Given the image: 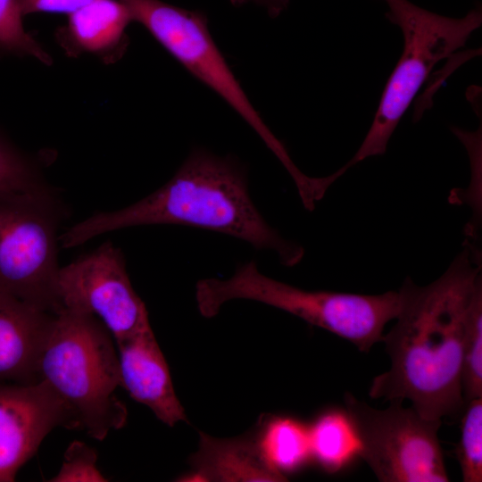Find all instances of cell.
Returning <instances> with one entry per match:
<instances>
[{
    "label": "cell",
    "instance_id": "6da1fadb",
    "mask_svg": "<svg viewBox=\"0 0 482 482\" xmlns=\"http://www.w3.org/2000/svg\"><path fill=\"white\" fill-rule=\"evenodd\" d=\"M480 285V262L470 246L427 286L405 278L398 291L396 322L381 341L390 369L373 378L370 398L409 400L429 420L462 413L463 340L470 303Z\"/></svg>",
    "mask_w": 482,
    "mask_h": 482
},
{
    "label": "cell",
    "instance_id": "7a4b0ae2",
    "mask_svg": "<svg viewBox=\"0 0 482 482\" xmlns=\"http://www.w3.org/2000/svg\"><path fill=\"white\" fill-rule=\"evenodd\" d=\"M175 224L220 232L274 251L285 266L301 262L304 250L271 228L250 196L246 174L229 157L195 149L172 178L146 197L116 211L100 212L60 235L73 248L102 234L130 227Z\"/></svg>",
    "mask_w": 482,
    "mask_h": 482
},
{
    "label": "cell",
    "instance_id": "3957f363",
    "mask_svg": "<svg viewBox=\"0 0 482 482\" xmlns=\"http://www.w3.org/2000/svg\"><path fill=\"white\" fill-rule=\"evenodd\" d=\"M113 341L96 316L62 308L54 314L38 362L39 379L62 400L79 428L99 441L128 419L115 394L120 374Z\"/></svg>",
    "mask_w": 482,
    "mask_h": 482
},
{
    "label": "cell",
    "instance_id": "277c9868",
    "mask_svg": "<svg viewBox=\"0 0 482 482\" xmlns=\"http://www.w3.org/2000/svg\"><path fill=\"white\" fill-rule=\"evenodd\" d=\"M236 299L260 302L326 329L367 353L382 341L385 326L400 308L398 291L361 295L303 290L262 274L256 262L239 265L228 279L204 278L195 286L198 311L216 316L221 306Z\"/></svg>",
    "mask_w": 482,
    "mask_h": 482
},
{
    "label": "cell",
    "instance_id": "5b68a950",
    "mask_svg": "<svg viewBox=\"0 0 482 482\" xmlns=\"http://www.w3.org/2000/svg\"><path fill=\"white\" fill-rule=\"evenodd\" d=\"M386 17L402 30V55L388 78L377 112L362 143L338 171L344 174L360 162L384 154L404 112L434 67L465 46L481 26L478 6L462 18H450L417 6L409 0H384Z\"/></svg>",
    "mask_w": 482,
    "mask_h": 482
},
{
    "label": "cell",
    "instance_id": "8992f818",
    "mask_svg": "<svg viewBox=\"0 0 482 482\" xmlns=\"http://www.w3.org/2000/svg\"><path fill=\"white\" fill-rule=\"evenodd\" d=\"M67 207L53 187L0 189V293L57 313L60 229Z\"/></svg>",
    "mask_w": 482,
    "mask_h": 482
},
{
    "label": "cell",
    "instance_id": "52a82bcc",
    "mask_svg": "<svg viewBox=\"0 0 482 482\" xmlns=\"http://www.w3.org/2000/svg\"><path fill=\"white\" fill-rule=\"evenodd\" d=\"M132 20L152 36L193 76L213 90L257 133L293 179L297 191L312 181L291 159L285 145L253 108L222 54L215 45L204 12L160 0H120Z\"/></svg>",
    "mask_w": 482,
    "mask_h": 482
},
{
    "label": "cell",
    "instance_id": "ba28073f",
    "mask_svg": "<svg viewBox=\"0 0 482 482\" xmlns=\"http://www.w3.org/2000/svg\"><path fill=\"white\" fill-rule=\"evenodd\" d=\"M345 410L355 433L358 455L381 482H447L437 436L442 420L421 416L403 401L376 409L345 394Z\"/></svg>",
    "mask_w": 482,
    "mask_h": 482
},
{
    "label": "cell",
    "instance_id": "9c48e42d",
    "mask_svg": "<svg viewBox=\"0 0 482 482\" xmlns=\"http://www.w3.org/2000/svg\"><path fill=\"white\" fill-rule=\"evenodd\" d=\"M58 294L62 308L96 316L115 343L152 328L146 306L130 282L125 257L110 241L61 267Z\"/></svg>",
    "mask_w": 482,
    "mask_h": 482
},
{
    "label": "cell",
    "instance_id": "30bf717a",
    "mask_svg": "<svg viewBox=\"0 0 482 482\" xmlns=\"http://www.w3.org/2000/svg\"><path fill=\"white\" fill-rule=\"evenodd\" d=\"M58 427L79 428L71 411L46 381L0 383V482L14 481Z\"/></svg>",
    "mask_w": 482,
    "mask_h": 482
},
{
    "label": "cell",
    "instance_id": "8fae6325",
    "mask_svg": "<svg viewBox=\"0 0 482 482\" xmlns=\"http://www.w3.org/2000/svg\"><path fill=\"white\" fill-rule=\"evenodd\" d=\"M120 386L136 402L148 407L169 427L187 422L175 393L165 357L152 328L116 343Z\"/></svg>",
    "mask_w": 482,
    "mask_h": 482
},
{
    "label": "cell",
    "instance_id": "7c38bea8",
    "mask_svg": "<svg viewBox=\"0 0 482 482\" xmlns=\"http://www.w3.org/2000/svg\"><path fill=\"white\" fill-rule=\"evenodd\" d=\"M54 313L0 293V383L40 381L38 362Z\"/></svg>",
    "mask_w": 482,
    "mask_h": 482
},
{
    "label": "cell",
    "instance_id": "4fadbf2b",
    "mask_svg": "<svg viewBox=\"0 0 482 482\" xmlns=\"http://www.w3.org/2000/svg\"><path fill=\"white\" fill-rule=\"evenodd\" d=\"M132 21L121 1L95 0L69 14L67 23L56 30L55 37L69 56L90 54L112 63L126 51V29Z\"/></svg>",
    "mask_w": 482,
    "mask_h": 482
},
{
    "label": "cell",
    "instance_id": "5bb4252c",
    "mask_svg": "<svg viewBox=\"0 0 482 482\" xmlns=\"http://www.w3.org/2000/svg\"><path fill=\"white\" fill-rule=\"evenodd\" d=\"M192 470L179 481L280 482L287 477L271 469L259 451L255 434L217 438L199 432Z\"/></svg>",
    "mask_w": 482,
    "mask_h": 482
},
{
    "label": "cell",
    "instance_id": "9a60e30c",
    "mask_svg": "<svg viewBox=\"0 0 482 482\" xmlns=\"http://www.w3.org/2000/svg\"><path fill=\"white\" fill-rule=\"evenodd\" d=\"M255 438L265 462L286 476L311 460L308 425L286 415L262 416Z\"/></svg>",
    "mask_w": 482,
    "mask_h": 482
},
{
    "label": "cell",
    "instance_id": "2e32d148",
    "mask_svg": "<svg viewBox=\"0 0 482 482\" xmlns=\"http://www.w3.org/2000/svg\"><path fill=\"white\" fill-rule=\"evenodd\" d=\"M311 460L328 473L347 467L359 445L345 410L328 409L308 424Z\"/></svg>",
    "mask_w": 482,
    "mask_h": 482
},
{
    "label": "cell",
    "instance_id": "e0dca14e",
    "mask_svg": "<svg viewBox=\"0 0 482 482\" xmlns=\"http://www.w3.org/2000/svg\"><path fill=\"white\" fill-rule=\"evenodd\" d=\"M461 391L465 402L482 397V285L473 295L462 347Z\"/></svg>",
    "mask_w": 482,
    "mask_h": 482
},
{
    "label": "cell",
    "instance_id": "ac0fdd59",
    "mask_svg": "<svg viewBox=\"0 0 482 482\" xmlns=\"http://www.w3.org/2000/svg\"><path fill=\"white\" fill-rule=\"evenodd\" d=\"M461 438L456 448L462 480L482 481V397L466 403L461 413Z\"/></svg>",
    "mask_w": 482,
    "mask_h": 482
},
{
    "label": "cell",
    "instance_id": "d6986e66",
    "mask_svg": "<svg viewBox=\"0 0 482 482\" xmlns=\"http://www.w3.org/2000/svg\"><path fill=\"white\" fill-rule=\"evenodd\" d=\"M22 17L19 0H0V57L31 56L50 65L51 56L25 30Z\"/></svg>",
    "mask_w": 482,
    "mask_h": 482
},
{
    "label": "cell",
    "instance_id": "ffe728a7",
    "mask_svg": "<svg viewBox=\"0 0 482 482\" xmlns=\"http://www.w3.org/2000/svg\"><path fill=\"white\" fill-rule=\"evenodd\" d=\"M49 187L37 162L0 133V189H36Z\"/></svg>",
    "mask_w": 482,
    "mask_h": 482
},
{
    "label": "cell",
    "instance_id": "44dd1931",
    "mask_svg": "<svg viewBox=\"0 0 482 482\" xmlns=\"http://www.w3.org/2000/svg\"><path fill=\"white\" fill-rule=\"evenodd\" d=\"M97 453L81 441H73L64 453V460L52 482H105L108 479L96 465Z\"/></svg>",
    "mask_w": 482,
    "mask_h": 482
},
{
    "label": "cell",
    "instance_id": "7402d4cb",
    "mask_svg": "<svg viewBox=\"0 0 482 482\" xmlns=\"http://www.w3.org/2000/svg\"><path fill=\"white\" fill-rule=\"evenodd\" d=\"M95 0H19L21 13L34 12L71 14Z\"/></svg>",
    "mask_w": 482,
    "mask_h": 482
},
{
    "label": "cell",
    "instance_id": "603a6c76",
    "mask_svg": "<svg viewBox=\"0 0 482 482\" xmlns=\"http://www.w3.org/2000/svg\"><path fill=\"white\" fill-rule=\"evenodd\" d=\"M234 5L241 6L245 4L254 3L264 6L271 17L279 15L287 6L289 0H229Z\"/></svg>",
    "mask_w": 482,
    "mask_h": 482
}]
</instances>
